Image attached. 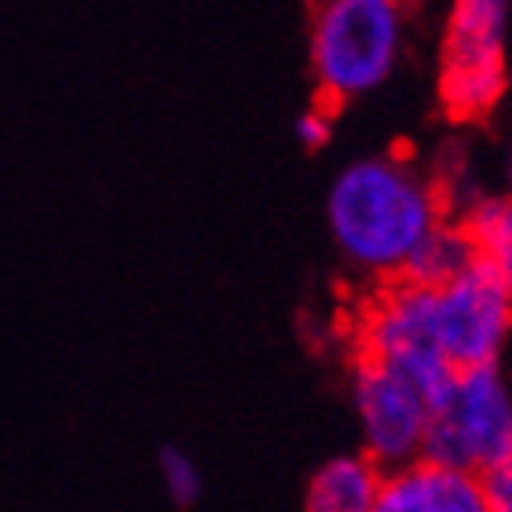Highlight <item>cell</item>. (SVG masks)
Segmentation results:
<instances>
[{
	"label": "cell",
	"instance_id": "12",
	"mask_svg": "<svg viewBox=\"0 0 512 512\" xmlns=\"http://www.w3.org/2000/svg\"><path fill=\"white\" fill-rule=\"evenodd\" d=\"M158 476H161V487L169 494V502L176 509H194L198 498H202L205 483H202V469H198V461L180 447H165L158 454Z\"/></svg>",
	"mask_w": 512,
	"mask_h": 512
},
{
	"label": "cell",
	"instance_id": "4",
	"mask_svg": "<svg viewBox=\"0 0 512 512\" xmlns=\"http://www.w3.org/2000/svg\"><path fill=\"white\" fill-rule=\"evenodd\" d=\"M355 341L359 355L403 370L432 399L454 377L436 330V289L417 286L410 278L381 282V289L359 311Z\"/></svg>",
	"mask_w": 512,
	"mask_h": 512
},
{
	"label": "cell",
	"instance_id": "14",
	"mask_svg": "<svg viewBox=\"0 0 512 512\" xmlns=\"http://www.w3.org/2000/svg\"><path fill=\"white\" fill-rule=\"evenodd\" d=\"M293 132H297V143L304 150H322L333 139V118L322 107H311L297 118Z\"/></svg>",
	"mask_w": 512,
	"mask_h": 512
},
{
	"label": "cell",
	"instance_id": "15",
	"mask_svg": "<svg viewBox=\"0 0 512 512\" xmlns=\"http://www.w3.org/2000/svg\"><path fill=\"white\" fill-rule=\"evenodd\" d=\"M502 172H505V194H512V139H509V147H505Z\"/></svg>",
	"mask_w": 512,
	"mask_h": 512
},
{
	"label": "cell",
	"instance_id": "7",
	"mask_svg": "<svg viewBox=\"0 0 512 512\" xmlns=\"http://www.w3.org/2000/svg\"><path fill=\"white\" fill-rule=\"evenodd\" d=\"M436 330L454 370L502 363L512 341V297L480 256L436 289Z\"/></svg>",
	"mask_w": 512,
	"mask_h": 512
},
{
	"label": "cell",
	"instance_id": "6",
	"mask_svg": "<svg viewBox=\"0 0 512 512\" xmlns=\"http://www.w3.org/2000/svg\"><path fill=\"white\" fill-rule=\"evenodd\" d=\"M352 406L363 436V454L381 469H395L421 454L432 395L403 370L359 355L352 370Z\"/></svg>",
	"mask_w": 512,
	"mask_h": 512
},
{
	"label": "cell",
	"instance_id": "9",
	"mask_svg": "<svg viewBox=\"0 0 512 512\" xmlns=\"http://www.w3.org/2000/svg\"><path fill=\"white\" fill-rule=\"evenodd\" d=\"M384 469L366 454H337L311 472L304 509L308 512H377Z\"/></svg>",
	"mask_w": 512,
	"mask_h": 512
},
{
	"label": "cell",
	"instance_id": "8",
	"mask_svg": "<svg viewBox=\"0 0 512 512\" xmlns=\"http://www.w3.org/2000/svg\"><path fill=\"white\" fill-rule=\"evenodd\" d=\"M377 512H487V505L472 469L417 454L384 469Z\"/></svg>",
	"mask_w": 512,
	"mask_h": 512
},
{
	"label": "cell",
	"instance_id": "10",
	"mask_svg": "<svg viewBox=\"0 0 512 512\" xmlns=\"http://www.w3.org/2000/svg\"><path fill=\"white\" fill-rule=\"evenodd\" d=\"M472 260H476V242H472L469 227L461 224V216L458 220L443 216V220L417 242L414 253L406 256L403 275L399 278H410L417 286L439 289L443 282L461 275Z\"/></svg>",
	"mask_w": 512,
	"mask_h": 512
},
{
	"label": "cell",
	"instance_id": "3",
	"mask_svg": "<svg viewBox=\"0 0 512 512\" xmlns=\"http://www.w3.org/2000/svg\"><path fill=\"white\" fill-rule=\"evenodd\" d=\"M509 15L454 0L439 52V107L450 121L491 118L509 85Z\"/></svg>",
	"mask_w": 512,
	"mask_h": 512
},
{
	"label": "cell",
	"instance_id": "2",
	"mask_svg": "<svg viewBox=\"0 0 512 512\" xmlns=\"http://www.w3.org/2000/svg\"><path fill=\"white\" fill-rule=\"evenodd\" d=\"M414 30L410 0H315L308 59L326 103L381 92L403 66Z\"/></svg>",
	"mask_w": 512,
	"mask_h": 512
},
{
	"label": "cell",
	"instance_id": "13",
	"mask_svg": "<svg viewBox=\"0 0 512 512\" xmlns=\"http://www.w3.org/2000/svg\"><path fill=\"white\" fill-rule=\"evenodd\" d=\"M487 512H512V439L476 469Z\"/></svg>",
	"mask_w": 512,
	"mask_h": 512
},
{
	"label": "cell",
	"instance_id": "11",
	"mask_svg": "<svg viewBox=\"0 0 512 512\" xmlns=\"http://www.w3.org/2000/svg\"><path fill=\"white\" fill-rule=\"evenodd\" d=\"M458 216L476 242V256L512 297V194H476Z\"/></svg>",
	"mask_w": 512,
	"mask_h": 512
},
{
	"label": "cell",
	"instance_id": "5",
	"mask_svg": "<svg viewBox=\"0 0 512 512\" xmlns=\"http://www.w3.org/2000/svg\"><path fill=\"white\" fill-rule=\"evenodd\" d=\"M512 439V384L498 363L454 370L432 399L421 454L461 469H480Z\"/></svg>",
	"mask_w": 512,
	"mask_h": 512
},
{
	"label": "cell",
	"instance_id": "1",
	"mask_svg": "<svg viewBox=\"0 0 512 512\" xmlns=\"http://www.w3.org/2000/svg\"><path fill=\"white\" fill-rule=\"evenodd\" d=\"M450 205L436 176L406 154H370L344 165L326 194V227L344 264L388 282Z\"/></svg>",
	"mask_w": 512,
	"mask_h": 512
},
{
	"label": "cell",
	"instance_id": "16",
	"mask_svg": "<svg viewBox=\"0 0 512 512\" xmlns=\"http://www.w3.org/2000/svg\"><path fill=\"white\" fill-rule=\"evenodd\" d=\"M472 4H483V8H498V11H505V15L512 11V0H472Z\"/></svg>",
	"mask_w": 512,
	"mask_h": 512
}]
</instances>
